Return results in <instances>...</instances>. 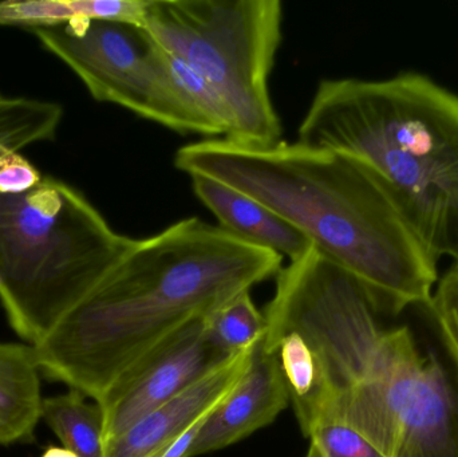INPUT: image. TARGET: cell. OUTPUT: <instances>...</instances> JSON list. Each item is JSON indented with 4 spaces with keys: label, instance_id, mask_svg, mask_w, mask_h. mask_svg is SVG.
I'll return each instance as SVG.
<instances>
[{
    "label": "cell",
    "instance_id": "5b68a950",
    "mask_svg": "<svg viewBox=\"0 0 458 457\" xmlns=\"http://www.w3.org/2000/svg\"><path fill=\"white\" fill-rule=\"evenodd\" d=\"M144 27L169 54L198 72L231 120L229 141H282L269 77L283 39L279 0H147Z\"/></svg>",
    "mask_w": 458,
    "mask_h": 457
},
{
    "label": "cell",
    "instance_id": "ba28073f",
    "mask_svg": "<svg viewBox=\"0 0 458 457\" xmlns=\"http://www.w3.org/2000/svg\"><path fill=\"white\" fill-rule=\"evenodd\" d=\"M96 101L118 105L182 134L212 137L177 80L171 55L144 26L77 18L29 30Z\"/></svg>",
    "mask_w": 458,
    "mask_h": 457
},
{
    "label": "cell",
    "instance_id": "52a82bcc",
    "mask_svg": "<svg viewBox=\"0 0 458 457\" xmlns=\"http://www.w3.org/2000/svg\"><path fill=\"white\" fill-rule=\"evenodd\" d=\"M275 278L274 298L264 311L266 334L293 332L306 343L325 385L322 416L328 415L373 375L385 330L362 286L314 247Z\"/></svg>",
    "mask_w": 458,
    "mask_h": 457
},
{
    "label": "cell",
    "instance_id": "7402d4cb",
    "mask_svg": "<svg viewBox=\"0 0 458 457\" xmlns=\"http://www.w3.org/2000/svg\"><path fill=\"white\" fill-rule=\"evenodd\" d=\"M304 457H320L319 453H317V450H315L312 445H310L309 451H307L306 456Z\"/></svg>",
    "mask_w": 458,
    "mask_h": 457
},
{
    "label": "cell",
    "instance_id": "ffe728a7",
    "mask_svg": "<svg viewBox=\"0 0 458 457\" xmlns=\"http://www.w3.org/2000/svg\"><path fill=\"white\" fill-rule=\"evenodd\" d=\"M43 177L42 172L21 150L0 144V195L29 192Z\"/></svg>",
    "mask_w": 458,
    "mask_h": 457
},
{
    "label": "cell",
    "instance_id": "30bf717a",
    "mask_svg": "<svg viewBox=\"0 0 458 457\" xmlns=\"http://www.w3.org/2000/svg\"><path fill=\"white\" fill-rule=\"evenodd\" d=\"M263 337L253 346L244 375L207 416L185 457L206 455L242 442L274 423L290 404L282 365L276 354L264 351Z\"/></svg>",
    "mask_w": 458,
    "mask_h": 457
},
{
    "label": "cell",
    "instance_id": "8fae6325",
    "mask_svg": "<svg viewBox=\"0 0 458 457\" xmlns=\"http://www.w3.org/2000/svg\"><path fill=\"white\" fill-rule=\"evenodd\" d=\"M253 346L229 359L120 436L105 443L104 457H150L176 442L239 383L250 364Z\"/></svg>",
    "mask_w": 458,
    "mask_h": 457
},
{
    "label": "cell",
    "instance_id": "3957f363",
    "mask_svg": "<svg viewBox=\"0 0 458 457\" xmlns=\"http://www.w3.org/2000/svg\"><path fill=\"white\" fill-rule=\"evenodd\" d=\"M298 141L365 164L428 251L458 265V94L420 72L323 80Z\"/></svg>",
    "mask_w": 458,
    "mask_h": 457
},
{
    "label": "cell",
    "instance_id": "7c38bea8",
    "mask_svg": "<svg viewBox=\"0 0 458 457\" xmlns=\"http://www.w3.org/2000/svg\"><path fill=\"white\" fill-rule=\"evenodd\" d=\"M191 180L196 198L216 216L220 227L237 238L290 260L311 249L303 233L250 196L208 177Z\"/></svg>",
    "mask_w": 458,
    "mask_h": 457
},
{
    "label": "cell",
    "instance_id": "277c9868",
    "mask_svg": "<svg viewBox=\"0 0 458 457\" xmlns=\"http://www.w3.org/2000/svg\"><path fill=\"white\" fill-rule=\"evenodd\" d=\"M55 177L0 195V305L21 343H39L136 244Z\"/></svg>",
    "mask_w": 458,
    "mask_h": 457
},
{
    "label": "cell",
    "instance_id": "8992f818",
    "mask_svg": "<svg viewBox=\"0 0 458 457\" xmlns=\"http://www.w3.org/2000/svg\"><path fill=\"white\" fill-rule=\"evenodd\" d=\"M386 457H458V373L409 327L385 330L373 375L330 412Z\"/></svg>",
    "mask_w": 458,
    "mask_h": 457
},
{
    "label": "cell",
    "instance_id": "e0dca14e",
    "mask_svg": "<svg viewBox=\"0 0 458 457\" xmlns=\"http://www.w3.org/2000/svg\"><path fill=\"white\" fill-rule=\"evenodd\" d=\"M212 343L233 357L255 345L267 329L266 317L258 310L250 292H242L206 318Z\"/></svg>",
    "mask_w": 458,
    "mask_h": 457
},
{
    "label": "cell",
    "instance_id": "4fadbf2b",
    "mask_svg": "<svg viewBox=\"0 0 458 457\" xmlns=\"http://www.w3.org/2000/svg\"><path fill=\"white\" fill-rule=\"evenodd\" d=\"M40 380L34 346L0 343V434L4 445L34 439L42 415Z\"/></svg>",
    "mask_w": 458,
    "mask_h": 457
},
{
    "label": "cell",
    "instance_id": "cb8c5ba5",
    "mask_svg": "<svg viewBox=\"0 0 458 457\" xmlns=\"http://www.w3.org/2000/svg\"><path fill=\"white\" fill-rule=\"evenodd\" d=\"M2 97H3L2 94H0V98H2Z\"/></svg>",
    "mask_w": 458,
    "mask_h": 457
},
{
    "label": "cell",
    "instance_id": "9c48e42d",
    "mask_svg": "<svg viewBox=\"0 0 458 457\" xmlns=\"http://www.w3.org/2000/svg\"><path fill=\"white\" fill-rule=\"evenodd\" d=\"M207 317L161 341L97 400L104 415V444L232 359L212 343Z\"/></svg>",
    "mask_w": 458,
    "mask_h": 457
},
{
    "label": "cell",
    "instance_id": "603a6c76",
    "mask_svg": "<svg viewBox=\"0 0 458 457\" xmlns=\"http://www.w3.org/2000/svg\"><path fill=\"white\" fill-rule=\"evenodd\" d=\"M0 445H4V442H3L2 434H0Z\"/></svg>",
    "mask_w": 458,
    "mask_h": 457
},
{
    "label": "cell",
    "instance_id": "5bb4252c",
    "mask_svg": "<svg viewBox=\"0 0 458 457\" xmlns=\"http://www.w3.org/2000/svg\"><path fill=\"white\" fill-rule=\"evenodd\" d=\"M147 0H29L0 2V24L27 31L53 27L77 18L144 24Z\"/></svg>",
    "mask_w": 458,
    "mask_h": 457
},
{
    "label": "cell",
    "instance_id": "2e32d148",
    "mask_svg": "<svg viewBox=\"0 0 458 457\" xmlns=\"http://www.w3.org/2000/svg\"><path fill=\"white\" fill-rule=\"evenodd\" d=\"M64 118L56 102L26 97L0 98V144L21 150L37 142L53 141Z\"/></svg>",
    "mask_w": 458,
    "mask_h": 457
},
{
    "label": "cell",
    "instance_id": "ac0fdd59",
    "mask_svg": "<svg viewBox=\"0 0 458 457\" xmlns=\"http://www.w3.org/2000/svg\"><path fill=\"white\" fill-rule=\"evenodd\" d=\"M306 437L320 457H386L357 429L338 419H319Z\"/></svg>",
    "mask_w": 458,
    "mask_h": 457
},
{
    "label": "cell",
    "instance_id": "6da1fadb",
    "mask_svg": "<svg viewBox=\"0 0 458 457\" xmlns=\"http://www.w3.org/2000/svg\"><path fill=\"white\" fill-rule=\"evenodd\" d=\"M174 166L223 182L279 215L365 290L377 313L427 308L438 282L394 196L352 156L296 141L250 147L225 139L180 148Z\"/></svg>",
    "mask_w": 458,
    "mask_h": 457
},
{
    "label": "cell",
    "instance_id": "9a60e30c",
    "mask_svg": "<svg viewBox=\"0 0 458 457\" xmlns=\"http://www.w3.org/2000/svg\"><path fill=\"white\" fill-rule=\"evenodd\" d=\"M77 391L43 399L40 420L78 457H104V415Z\"/></svg>",
    "mask_w": 458,
    "mask_h": 457
},
{
    "label": "cell",
    "instance_id": "d6986e66",
    "mask_svg": "<svg viewBox=\"0 0 458 457\" xmlns=\"http://www.w3.org/2000/svg\"><path fill=\"white\" fill-rule=\"evenodd\" d=\"M441 341L458 373V265L452 266L437 282V289L427 306Z\"/></svg>",
    "mask_w": 458,
    "mask_h": 457
},
{
    "label": "cell",
    "instance_id": "7a4b0ae2",
    "mask_svg": "<svg viewBox=\"0 0 458 457\" xmlns=\"http://www.w3.org/2000/svg\"><path fill=\"white\" fill-rule=\"evenodd\" d=\"M283 257L199 217L137 241L109 275L34 346L40 375L97 402L192 319L276 276Z\"/></svg>",
    "mask_w": 458,
    "mask_h": 457
},
{
    "label": "cell",
    "instance_id": "44dd1931",
    "mask_svg": "<svg viewBox=\"0 0 458 457\" xmlns=\"http://www.w3.org/2000/svg\"><path fill=\"white\" fill-rule=\"evenodd\" d=\"M40 457H78L72 451L67 450L64 447H56V445H51V447L46 448L45 453Z\"/></svg>",
    "mask_w": 458,
    "mask_h": 457
}]
</instances>
